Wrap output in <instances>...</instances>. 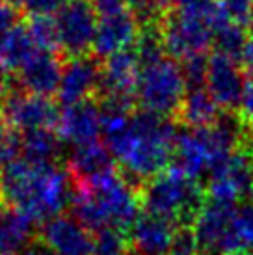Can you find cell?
I'll return each instance as SVG.
<instances>
[{"label": "cell", "instance_id": "6da1fadb", "mask_svg": "<svg viewBox=\"0 0 253 255\" xmlns=\"http://www.w3.org/2000/svg\"><path fill=\"white\" fill-rule=\"evenodd\" d=\"M4 203L26 214L35 226L63 214L71 203V177L65 166L35 164L22 156L7 162L0 175Z\"/></svg>", "mask_w": 253, "mask_h": 255}, {"label": "cell", "instance_id": "7a4b0ae2", "mask_svg": "<svg viewBox=\"0 0 253 255\" xmlns=\"http://www.w3.org/2000/svg\"><path fill=\"white\" fill-rule=\"evenodd\" d=\"M140 198L145 213L169 220L175 226L194 224L207 203V186L201 179L169 166L141 186Z\"/></svg>", "mask_w": 253, "mask_h": 255}, {"label": "cell", "instance_id": "3957f363", "mask_svg": "<svg viewBox=\"0 0 253 255\" xmlns=\"http://www.w3.org/2000/svg\"><path fill=\"white\" fill-rule=\"evenodd\" d=\"M186 90L188 88L181 64L166 56L147 67H141L136 101L140 108L173 118L179 105L183 103Z\"/></svg>", "mask_w": 253, "mask_h": 255}, {"label": "cell", "instance_id": "277c9868", "mask_svg": "<svg viewBox=\"0 0 253 255\" xmlns=\"http://www.w3.org/2000/svg\"><path fill=\"white\" fill-rule=\"evenodd\" d=\"M62 110L54 97H41L22 92L15 77H7L4 95L0 97V118L4 125L17 132L34 128H56Z\"/></svg>", "mask_w": 253, "mask_h": 255}, {"label": "cell", "instance_id": "5b68a950", "mask_svg": "<svg viewBox=\"0 0 253 255\" xmlns=\"http://www.w3.org/2000/svg\"><path fill=\"white\" fill-rule=\"evenodd\" d=\"M237 213L239 209L235 205H224L207 199L194 222L197 241L207 255H224L233 250L244 248V241L237 226Z\"/></svg>", "mask_w": 253, "mask_h": 255}, {"label": "cell", "instance_id": "8992f818", "mask_svg": "<svg viewBox=\"0 0 253 255\" xmlns=\"http://www.w3.org/2000/svg\"><path fill=\"white\" fill-rule=\"evenodd\" d=\"M54 19L63 58L92 54L99 22L92 0H65Z\"/></svg>", "mask_w": 253, "mask_h": 255}, {"label": "cell", "instance_id": "52a82bcc", "mask_svg": "<svg viewBox=\"0 0 253 255\" xmlns=\"http://www.w3.org/2000/svg\"><path fill=\"white\" fill-rule=\"evenodd\" d=\"M103 60L95 54L73 56L63 60L62 82L58 88L56 101L60 107H71L80 101L92 99L99 86Z\"/></svg>", "mask_w": 253, "mask_h": 255}, {"label": "cell", "instance_id": "ba28073f", "mask_svg": "<svg viewBox=\"0 0 253 255\" xmlns=\"http://www.w3.org/2000/svg\"><path fill=\"white\" fill-rule=\"evenodd\" d=\"M141 65L134 49H126L110 54L103 60V69L99 86L92 99L101 101L106 97H125L136 99V88L140 78ZM138 103V101H136Z\"/></svg>", "mask_w": 253, "mask_h": 255}, {"label": "cell", "instance_id": "9c48e42d", "mask_svg": "<svg viewBox=\"0 0 253 255\" xmlns=\"http://www.w3.org/2000/svg\"><path fill=\"white\" fill-rule=\"evenodd\" d=\"M37 239L54 255H93V233L73 214H58L41 224Z\"/></svg>", "mask_w": 253, "mask_h": 255}, {"label": "cell", "instance_id": "30bf717a", "mask_svg": "<svg viewBox=\"0 0 253 255\" xmlns=\"http://www.w3.org/2000/svg\"><path fill=\"white\" fill-rule=\"evenodd\" d=\"M244 80H246V71L239 62L220 52H212L209 58L207 90L211 92L222 110L239 112L244 92Z\"/></svg>", "mask_w": 253, "mask_h": 255}, {"label": "cell", "instance_id": "8fae6325", "mask_svg": "<svg viewBox=\"0 0 253 255\" xmlns=\"http://www.w3.org/2000/svg\"><path fill=\"white\" fill-rule=\"evenodd\" d=\"M65 58L56 52L35 50L28 62L15 73V82L22 92L41 97H56L63 73Z\"/></svg>", "mask_w": 253, "mask_h": 255}, {"label": "cell", "instance_id": "7c38bea8", "mask_svg": "<svg viewBox=\"0 0 253 255\" xmlns=\"http://www.w3.org/2000/svg\"><path fill=\"white\" fill-rule=\"evenodd\" d=\"M56 132L60 134L62 142L75 143V147L99 142L103 125H101V110L97 101L86 99L63 108Z\"/></svg>", "mask_w": 253, "mask_h": 255}, {"label": "cell", "instance_id": "4fadbf2b", "mask_svg": "<svg viewBox=\"0 0 253 255\" xmlns=\"http://www.w3.org/2000/svg\"><path fill=\"white\" fill-rule=\"evenodd\" d=\"M138 34H140V22L128 9L116 15L101 17L93 41V54L105 60L110 54L132 49Z\"/></svg>", "mask_w": 253, "mask_h": 255}, {"label": "cell", "instance_id": "5bb4252c", "mask_svg": "<svg viewBox=\"0 0 253 255\" xmlns=\"http://www.w3.org/2000/svg\"><path fill=\"white\" fill-rule=\"evenodd\" d=\"M175 227L173 222L143 211L128 231L130 248L138 255H166Z\"/></svg>", "mask_w": 253, "mask_h": 255}, {"label": "cell", "instance_id": "9a60e30c", "mask_svg": "<svg viewBox=\"0 0 253 255\" xmlns=\"http://www.w3.org/2000/svg\"><path fill=\"white\" fill-rule=\"evenodd\" d=\"M116 166H118V160L114 158L112 151L106 143L99 140L86 145H77L67 158L65 170L73 183H82L114 170Z\"/></svg>", "mask_w": 253, "mask_h": 255}, {"label": "cell", "instance_id": "2e32d148", "mask_svg": "<svg viewBox=\"0 0 253 255\" xmlns=\"http://www.w3.org/2000/svg\"><path fill=\"white\" fill-rule=\"evenodd\" d=\"M222 108L214 101L211 92L203 88H188L184 93L183 103L177 108L173 120L179 127L184 128H203L211 127L218 121Z\"/></svg>", "mask_w": 253, "mask_h": 255}, {"label": "cell", "instance_id": "e0dca14e", "mask_svg": "<svg viewBox=\"0 0 253 255\" xmlns=\"http://www.w3.org/2000/svg\"><path fill=\"white\" fill-rule=\"evenodd\" d=\"M35 224L13 207H0V255H19L35 241Z\"/></svg>", "mask_w": 253, "mask_h": 255}, {"label": "cell", "instance_id": "ac0fdd59", "mask_svg": "<svg viewBox=\"0 0 253 255\" xmlns=\"http://www.w3.org/2000/svg\"><path fill=\"white\" fill-rule=\"evenodd\" d=\"M35 50L37 47L30 36L28 26L19 22L0 41V71L6 75H15L28 62V58Z\"/></svg>", "mask_w": 253, "mask_h": 255}, {"label": "cell", "instance_id": "d6986e66", "mask_svg": "<svg viewBox=\"0 0 253 255\" xmlns=\"http://www.w3.org/2000/svg\"><path fill=\"white\" fill-rule=\"evenodd\" d=\"M62 138L56 128H34L21 132V156L35 164H58Z\"/></svg>", "mask_w": 253, "mask_h": 255}, {"label": "cell", "instance_id": "ffe728a7", "mask_svg": "<svg viewBox=\"0 0 253 255\" xmlns=\"http://www.w3.org/2000/svg\"><path fill=\"white\" fill-rule=\"evenodd\" d=\"M134 52L138 56L141 67L155 64L162 58H166V45L162 37L160 22H151V24H141L138 39L134 43Z\"/></svg>", "mask_w": 253, "mask_h": 255}, {"label": "cell", "instance_id": "44dd1931", "mask_svg": "<svg viewBox=\"0 0 253 255\" xmlns=\"http://www.w3.org/2000/svg\"><path fill=\"white\" fill-rule=\"evenodd\" d=\"M248 41H250V32L242 28L240 22L229 21L214 32L212 47H214V52H220L240 64Z\"/></svg>", "mask_w": 253, "mask_h": 255}, {"label": "cell", "instance_id": "7402d4cb", "mask_svg": "<svg viewBox=\"0 0 253 255\" xmlns=\"http://www.w3.org/2000/svg\"><path fill=\"white\" fill-rule=\"evenodd\" d=\"M26 26H28L30 36H32L37 49L62 54L58 24H56V19L52 15H34V17H30Z\"/></svg>", "mask_w": 253, "mask_h": 255}, {"label": "cell", "instance_id": "603a6c76", "mask_svg": "<svg viewBox=\"0 0 253 255\" xmlns=\"http://www.w3.org/2000/svg\"><path fill=\"white\" fill-rule=\"evenodd\" d=\"M132 252L128 233L106 226L93 233V255H128Z\"/></svg>", "mask_w": 253, "mask_h": 255}, {"label": "cell", "instance_id": "cb8c5ba5", "mask_svg": "<svg viewBox=\"0 0 253 255\" xmlns=\"http://www.w3.org/2000/svg\"><path fill=\"white\" fill-rule=\"evenodd\" d=\"M166 255H207L197 241L194 224H181L175 227Z\"/></svg>", "mask_w": 253, "mask_h": 255}, {"label": "cell", "instance_id": "d4e9b609", "mask_svg": "<svg viewBox=\"0 0 253 255\" xmlns=\"http://www.w3.org/2000/svg\"><path fill=\"white\" fill-rule=\"evenodd\" d=\"M209 58L207 52L203 54H194V56L186 58L181 64L184 80H186V88H203L207 86V73H209Z\"/></svg>", "mask_w": 253, "mask_h": 255}, {"label": "cell", "instance_id": "484cf974", "mask_svg": "<svg viewBox=\"0 0 253 255\" xmlns=\"http://www.w3.org/2000/svg\"><path fill=\"white\" fill-rule=\"evenodd\" d=\"M65 4V0H17V6L30 17L34 15H52Z\"/></svg>", "mask_w": 253, "mask_h": 255}, {"label": "cell", "instance_id": "4316f807", "mask_svg": "<svg viewBox=\"0 0 253 255\" xmlns=\"http://www.w3.org/2000/svg\"><path fill=\"white\" fill-rule=\"evenodd\" d=\"M237 226L239 233L244 241V246H252L253 250V201L244 203L237 213Z\"/></svg>", "mask_w": 253, "mask_h": 255}, {"label": "cell", "instance_id": "83f0119b", "mask_svg": "<svg viewBox=\"0 0 253 255\" xmlns=\"http://www.w3.org/2000/svg\"><path fill=\"white\" fill-rule=\"evenodd\" d=\"M220 2L231 21L240 22V24L248 22L253 9V0H220Z\"/></svg>", "mask_w": 253, "mask_h": 255}, {"label": "cell", "instance_id": "f1b7e54d", "mask_svg": "<svg viewBox=\"0 0 253 255\" xmlns=\"http://www.w3.org/2000/svg\"><path fill=\"white\" fill-rule=\"evenodd\" d=\"M17 24H19V9L9 0H0V41Z\"/></svg>", "mask_w": 253, "mask_h": 255}, {"label": "cell", "instance_id": "f546056e", "mask_svg": "<svg viewBox=\"0 0 253 255\" xmlns=\"http://www.w3.org/2000/svg\"><path fill=\"white\" fill-rule=\"evenodd\" d=\"M239 114L242 120L252 121L253 120V73H246V80H244V92H242V101H240Z\"/></svg>", "mask_w": 253, "mask_h": 255}, {"label": "cell", "instance_id": "4dcf8cb0", "mask_svg": "<svg viewBox=\"0 0 253 255\" xmlns=\"http://www.w3.org/2000/svg\"><path fill=\"white\" fill-rule=\"evenodd\" d=\"M92 4L99 17H108V15H116L128 9L126 0H92Z\"/></svg>", "mask_w": 253, "mask_h": 255}, {"label": "cell", "instance_id": "1f68e13d", "mask_svg": "<svg viewBox=\"0 0 253 255\" xmlns=\"http://www.w3.org/2000/svg\"><path fill=\"white\" fill-rule=\"evenodd\" d=\"M19 255H54V252H52L47 244H43L39 239H35V241L32 242V244H28Z\"/></svg>", "mask_w": 253, "mask_h": 255}, {"label": "cell", "instance_id": "d6a6232c", "mask_svg": "<svg viewBox=\"0 0 253 255\" xmlns=\"http://www.w3.org/2000/svg\"><path fill=\"white\" fill-rule=\"evenodd\" d=\"M240 65L246 73H253V37H250L246 49L242 52V60H240Z\"/></svg>", "mask_w": 253, "mask_h": 255}, {"label": "cell", "instance_id": "836d02e7", "mask_svg": "<svg viewBox=\"0 0 253 255\" xmlns=\"http://www.w3.org/2000/svg\"><path fill=\"white\" fill-rule=\"evenodd\" d=\"M155 2L158 4V7H160L162 11H168V9L183 6V4H186L188 0H155Z\"/></svg>", "mask_w": 253, "mask_h": 255}, {"label": "cell", "instance_id": "e575fe53", "mask_svg": "<svg viewBox=\"0 0 253 255\" xmlns=\"http://www.w3.org/2000/svg\"><path fill=\"white\" fill-rule=\"evenodd\" d=\"M224 255H253V250L248 248H239V250H233V252H227Z\"/></svg>", "mask_w": 253, "mask_h": 255}, {"label": "cell", "instance_id": "d590c367", "mask_svg": "<svg viewBox=\"0 0 253 255\" xmlns=\"http://www.w3.org/2000/svg\"><path fill=\"white\" fill-rule=\"evenodd\" d=\"M6 80H7V75L0 73V97L4 95V90H6Z\"/></svg>", "mask_w": 253, "mask_h": 255}, {"label": "cell", "instance_id": "8d00e7d4", "mask_svg": "<svg viewBox=\"0 0 253 255\" xmlns=\"http://www.w3.org/2000/svg\"><path fill=\"white\" fill-rule=\"evenodd\" d=\"M248 32H250V37H253V9H252V15H250V19H248Z\"/></svg>", "mask_w": 253, "mask_h": 255}, {"label": "cell", "instance_id": "74e56055", "mask_svg": "<svg viewBox=\"0 0 253 255\" xmlns=\"http://www.w3.org/2000/svg\"><path fill=\"white\" fill-rule=\"evenodd\" d=\"M248 128H250V132H252V136H253V120L248 121Z\"/></svg>", "mask_w": 253, "mask_h": 255}, {"label": "cell", "instance_id": "f35d334b", "mask_svg": "<svg viewBox=\"0 0 253 255\" xmlns=\"http://www.w3.org/2000/svg\"><path fill=\"white\" fill-rule=\"evenodd\" d=\"M4 128V121H2V118H0V130Z\"/></svg>", "mask_w": 253, "mask_h": 255}, {"label": "cell", "instance_id": "ab89813d", "mask_svg": "<svg viewBox=\"0 0 253 255\" xmlns=\"http://www.w3.org/2000/svg\"><path fill=\"white\" fill-rule=\"evenodd\" d=\"M2 201H4V199H2V192H0V205H2Z\"/></svg>", "mask_w": 253, "mask_h": 255}]
</instances>
